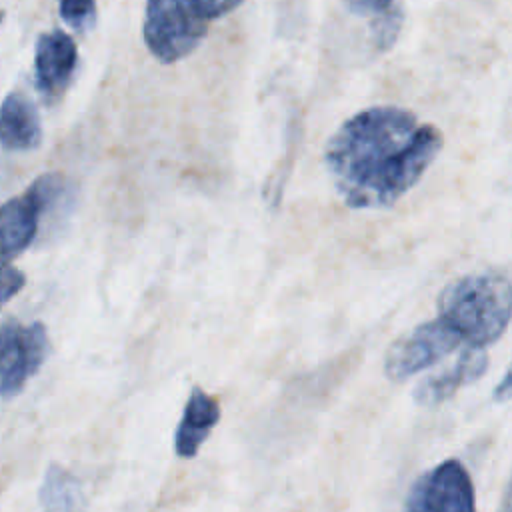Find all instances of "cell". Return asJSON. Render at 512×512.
Returning <instances> with one entry per match:
<instances>
[{"instance_id": "cell-17", "label": "cell", "mask_w": 512, "mask_h": 512, "mask_svg": "<svg viewBox=\"0 0 512 512\" xmlns=\"http://www.w3.org/2000/svg\"><path fill=\"white\" fill-rule=\"evenodd\" d=\"M494 398H496V400H508V398H512V364H510V368L506 370V374L502 376V380L496 384V388H494Z\"/></svg>"}, {"instance_id": "cell-18", "label": "cell", "mask_w": 512, "mask_h": 512, "mask_svg": "<svg viewBox=\"0 0 512 512\" xmlns=\"http://www.w3.org/2000/svg\"><path fill=\"white\" fill-rule=\"evenodd\" d=\"M510 512H512V508H510Z\"/></svg>"}, {"instance_id": "cell-4", "label": "cell", "mask_w": 512, "mask_h": 512, "mask_svg": "<svg viewBox=\"0 0 512 512\" xmlns=\"http://www.w3.org/2000/svg\"><path fill=\"white\" fill-rule=\"evenodd\" d=\"M464 340L442 318L424 322L400 336L386 354L384 372L390 380L402 382L456 350Z\"/></svg>"}, {"instance_id": "cell-3", "label": "cell", "mask_w": 512, "mask_h": 512, "mask_svg": "<svg viewBox=\"0 0 512 512\" xmlns=\"http://www.w3.org/2000/svg\"><path fill=\"white\" fill-rule=\"evenodd\" d=\"M206 22L196 0H146L144 42L160 62L172 64L198 48Z\"/></svg>"}, {"instance_id": "cell-12", "label": "cell", "mask_w": 512, "mask_h": 512, "mask_svg": "<svg viewBox=\"0 0 512 512\" xmlns=\"http://www.w3.org/2000/svg\"><path fill=\"white\" fill-rule=\"evenodd\" d=\"M38 504L42 512H86L88 500L82 482L70 470L52 462L44 472Z\"/></svg>"}, {"instance_id": "cell-2", "label": "cell", "mask_w": 512, "mask_h": 512, "mask_svg": "<svg viewBox=\"0 0 512 512\" xmlns=\"http://www.w3.org/2000/svg\"><path fill=\"white\" fill-rule=\"evenodd\" d=\"M438 318L470 348L496 342L512 318V282L482 272L452 280L438 296Z\"/></svg>"}, {"instance_id": "cell-15", "label": "cell", "mask_w": 512, "mask_h": 512, "mask_svg": "<svg viewBox=\"0 0 512 512\" xmlns=\"http://www.w3.org/2000/svg\"><path fill=\"white\" fill-rule=\"evenodd\" d=\"M242 2H244V0H196L198 10H200V14H202L206 20L220 18V16L232 12L234 8H238Z\"/></svg>"}, {"instance_id": "cell-5", "label": "cell", "mask_w": 512, "mask_h": 512, "mask_svg": "<svg viewBox=\"0 0 512 512\" xmlns=\"http://www.w3.org/2000/svg\"><path fill=\"white\" fill-rule=\"evenodd\" d=\"M48 358V334L42 322L22 324L18 320H4L2 324V360H0V388L2 398L16 396L26 382L42 368Z\"/></svg>"}, {"instance_id": "cell-14", "label": "cell", "mask_w": 512, "mask_h": 512, "mask_svg": "<svg viewBox=\"0 0 512 512\" xmlns=\"http://www.w3.org/2000/svg\"><path fill=\"white\" fill-rule=\"evenodd\" d=\"M26 284V276L10 266V264H4V270H2V302L6 304L12 296H16Z\"/></svg>"}, {"instance_id": "cell-13", "label": "cell", "mask_w": 512, "mask_h": 512, "mask_svg": "<svg viewBox=\"0 0 512 512\" xmlns=\"http://www.w3.org/2000/svg\"><path fill=\"white\" fill-rule=\"evenodd\" d=\"M58 10L74 30H86L96 22V0H58Z\"/></svg>"}, {"instance_id": "cell-9", "label": "cell", "mask_w": 512, "mask_h": 512, "mask_svg": "<svg viewBox=\"0 0 512 512\" xmlns=\"http://www.w3.org/2000/svg\"><path fill=\"white\" fill-rule=\"evenodd\" d=\"M488 366L482 348H466L448 368L424 378L414 388V400L420 406H438L456 394L462 386L478 380Z\"/></svg>"}, {"instance_id": "cell-8", "label": "cell", "mask_w": 512, "mask_h": 512, "mask_svg": "<svg viewBox=\"0 0 512 512\" xmlns=\"http://www.w3.org/2000/svg\"><path fill=\"white\" fill-rule=\"evenodd\" d=\"M78 64L76 42L62 30L40 34L34 48V80L46 100L62 96Z\"/></svg>"}, {"instance_id": "cell-7", "label": "cell", "mask_w": 512, "mask_h": 512, "mask_svg": "<svg viewBox=\"0 0 512 512\" xmlns=\"http://www.w3.org/2000/svg\"><path fill=\"white\" fill-rule=\"evenodd\" d=\"M406 512H476L474 484L458 460H444L410 488Z\"/></svg>"}, {"instance_id": "cell-10", "label": "cell", "mask_w": 512, "mask_h": 512, "mask_svg": "<svg viewBox=\"0 0 512 512\" xmlns=\"http://www.w3.org/2000/svg\"><path fill=\"white\" fill-rule=\"evenodd\" d=\"M220 416V402L200 386H194L188 394L180 424L176 428L174 452L180 458H194L214 426L220 422Z\"/></svg>"}, {"instance_id": "cell-11", "label": "cell", "mask_w": 512, "mask_h": 512, "mask_svg": "<svg viewBox=\"0 0 512 512\" xmlns=\"http://www.w3.org/2000/svg\"><path fill=\"white\" fill-rule=\"evenodd\" d=\"M42 128L34 104L20 92L2 102V146L4 150H32L40 144Z\"/></svg>"}, {"instance_id": "cell-1", "label": "cell", "mask_w": 512, "mask_h": 512, "mask_svg": "<svg viewBox=\"0 0 512 512\" xmlns=\"http://www.w3.org/2000/svg\"><path fill=\"white\" fill-rule=\"evenodd\" d=\"M442 132L398 106H374L348 118L328 140L324 164L338 196L356 210L392 206L426 172Z\"/></svg>"}, {"instance_id": "cell-16", "label": "cell", "mask_w": 512, "mask_h": 512, "mask_svg": "<svg viewBox=\"0 0 512 512\" xmlns=\"http://www.w3.org/2000/svg\"><path fill=\"white\" fill-rule=\"evenodd\" d=\"M394 0H346L348 8L356 14H386Z\"/></svg>"}, {"instance_id": "cell-6", "label": "cell", "mask_w": 512, "mask_h": 512, "mask_svg": "<svg viewBox=\"0 0 512 512\" xmlns=\"http://www.w3.org/2000/svg\"><path fill=\"white\" fill-rule=\"evenodd\" d=\"M62 178L60 174L38 176L28 190L14 196L2 206V258L10 264L12 258L22 254L34 240L42 212L60 194Z\"/></svg>"}]
</instances>
